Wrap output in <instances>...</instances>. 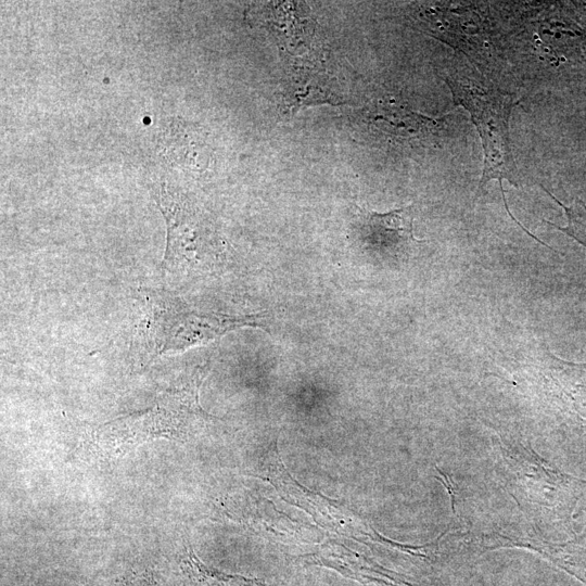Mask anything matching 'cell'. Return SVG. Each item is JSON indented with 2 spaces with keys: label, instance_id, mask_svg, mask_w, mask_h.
I'll return each instance as SVG.
<instances>
[{
  "label": "cell",
  "instance_id": "obj_1",
  "mask_svg": "<svg viewBox=\"0 0 586 586\" xmlns=\"http://www.w3.org/2000/svg\"><path fill=\"white\" fill-rule=\"evenodd\" d=\"M442 79L451 92L454 104L469 112L482 141L484 166L477 198L491 180H498L500 186L502 180H507L519 187L521 178L509 131V118L514 105L512 95L457 58L444 71Z\"/></svg>",
  "mask_w": 586,
  "mask_h": 586
},
{
  "label": "cell",
  "instance_id": "obj_2",
  "mask_svg": "<svg viewBox=\"0 0 586 586\" xmlns=\"http://www.w3.org/2000/svg\"><path fill=\"white\" fill-rule=\"evenodd\" d=\"M203 378L200 370L188 385L162 393L153 407L99 425L87 442L88 453L109 459L155 438L179 437L192 419L203 415L199 404Z\"/></svg>",
  "mask_w": 586,
  "mask_h": 586
},
{
  "label": "cell",
  "instance_id": "obj_3",
  "mask_svg": "<svg viewBox=\"0 0 586 586\" xmlns=\"http://www.w3.org/2000/svg\"><path fill=\"white\" fill-rule=\"evenodd\" d=\"M265 318V313L229 316L189 311L170 295L151 293L146 298V314L139 326L138 336L142 343L141 349L151 359L165 352L205 344L238 328H264Z\"/></svg>",
  "mask_w": 586,
  "mask_h": 586
},
{
  "label": "cell",
  "instance_id": "obj_4",
  "mask_svg": "<svg viewBox=\"0 0 586 586\" xmlns=\"http://www.w3.org/2000/svg\"><path fill=\"white\" fill-rule=\"evenodd\" d=\"M540 355L539 369L548 379L561 410L586 428V364L563 360L548 349Z\"/></svg>",
  "mask_w": 586,
  "mask_h": 586
},
{
  "label": "cell",
  "instance_id": "obj_5",
  "mask_svg": "<svg viewBox=\"0 0 586 586\" xmlns=\"http://www.w3.org/2000/svg\"><path fill=\"white\" fill-rule=\"evenodd\" d=\"M412 222V205L386 213L362 209L360 228L369 245L381 253L397 256L407 247L423 243L413 235Z\"/></svg>",
  "mask_w": 586,
  "mask_h": 586
},
{
  "label": "cell",
  "instance_id": "obj_6",
  "mask_svg": "<svg viewBox=\"0 0 586 586\" xmlns=\"http://www.w3.org/2000/svg\"><path fill=\"white\" fill-rule=\"evenodd\" d=\"M545 192L557 202L565 212L568 217V225L565 227L557 226L550 221H546L548 225L553 228L562 231L566 235L571 237L579 244L586 247V204L579 200L575 199L570 206L563 205L552 193H550L546 188L542 186Z\"/></svg>",
  "mask_w": 586,
  "mask_h": 586
}]
</instances>
